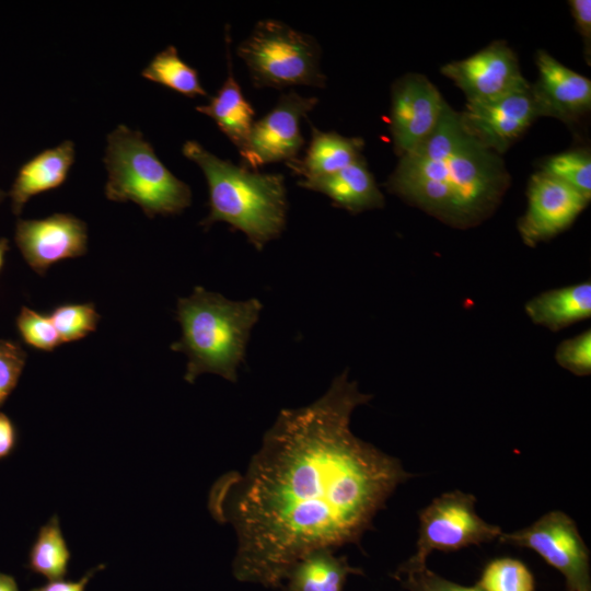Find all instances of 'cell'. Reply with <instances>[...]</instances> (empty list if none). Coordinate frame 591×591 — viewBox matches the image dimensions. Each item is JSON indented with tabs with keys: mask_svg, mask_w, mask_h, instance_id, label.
I'll return each instance as SVG.
<instances>
[{
	"mask_svg": "<svg viewBox=\"0 0 591 591\" xmlns=\"http://www.w3.org/2000/svg\"><path fill=\"white\" fill-rule=\"evenodd\" d=\"M371 398L346 369L313 403L280 410L243 474L213 484L209 510L236 536L235 579L281 589L303 555L359 544L414 476L351 431L354 410Z\"/></svg>",
	"mask_w": 591,
	"mask_h": 591,
	"instance_id": "obj_1",
	"label": "cell"
},
{
	"mask_svg": "<svg viewBox=\"0 0 591 591\" xmlns=\"http://www.w3.org/2000/svg\"><path fill=\"white\" fill-rule=\"evenodd\" d=\"M509 181L499 154L472 136L447 104L434 130L401 157L386 187L444 223L466 229L495 211Z\"/></svg>",
	"mask_w": 591,
	"mask_h": 591,
	"instance_id": "obj_2",
	"label": "cell"
},
{
	"mask_svg": "<svg viewBox=\"0 0 591 591\" xmlns=\"http://www.w3.org/2000/svg\"><path fill=\"white\" fill-rule=\"evenodd\" d=\"M182 152L201 169L208 184L210 211L200 225L207 230L215 222L223 221L242 231L257 251L280 236L288 210L281 174L235 165L194 140L186 141Z\"/></svg>",
	"mask_w": 591,
	"mask_h": 591,
	"instance_id": "obj_3",
	"label": "cell"
},
{
	"mask_svg": "<svg viewBox=\"0 0 591 591\" xmlns=\"http://www.w3.org/2000/svg\"><path fill=\"white\" fill-rule=\"evenodd\" d=\"M262 309L255 298L232 301L200 286L179 298L176 315L182 336L171 349L187 356L185 381L194 383L200 374L213 373L235 383Z\"/></svg>",
	"mask_w": 591,
	"mask_h": 591,
	"instance_id": "obj_4",
	"label": "cell"
},
{
	"mask_svg": "<svg viewBox=\"0 0 591 591\" xmlns=\"http://www.w3.org/2000/svg\"><path fill=\"white\" fill-rule=\"evenodd\" d=\"M104 163L109 200L134 201L150 218L178 215L192 202L190 187L163 164L139 130L118 125L108 134Z\"/></svg>",
	"mask_w": 591,
	"mask_h": 591,
	"instance_id": "obj_5",
	"label": "cell"
},
{
	"mask_svg": "<svg viewBox=\"0 0 591 591\" xmlns=\"http://www.w3.org/2000/svg\"><path fill=\"white\" fill-rule=\"evenodd\" d=\"M255 88H323L321 48L316 39L277 20H262L236 48Z\"/></svg>",
	"mask_w": 591,
	"mask_h": 591,
	"instance_id": "obj_6",
	"label": "cell"
},
{
	"mask_svg": "<svg viewBox=\"0 0 591 591\" xmlns=\"http://www.w3.org/2000/svg\"><path fill=\"white\" fill-rule=\"evenodd\" d=\"M501 533L500 526L479 517L474 495L459 489L447 491L419 512L416 552L409 559L427 563L432 552H455L490 543Z\"/></svg>",
	"mask_w": 591,
	"mask_h": 591,
	"instance_id": "obj_7",
	"label": "cell"
},
{
	"mask_svg": "<svg viewBox=\"0 0 591 591\" xmlns=\"http://www.w3.org/2000/svg\"><path fill=\"white\" fill-rule=\"evenodd\" d=\"M498 540L537 553L564 576L568 591H591L589 548L576 522L564 511H549L529 526L502 532Z\"/></svg>",
	"mask_w": 591,
	"mask_h": 591,
	"instance_id": "obj_8",
	"label": "cell"
},
{
	"mask_svg": "<svg viewBox=\"0 0 591 591\" xmlns=\"http://www.w3.org/2000/svg\"><path fill=\"white\" fill-rule=\"evenodd\" d=\"M317 102L315 96L305 97L292 91L281 94L277 104L254 121L241 165L256 171L265 164L294 160L304 144L300 120Z\"/></svg>",
	"mask_w": 591,
	"mask_h": 591,
	"instance_id": "obj_9",
	"label": "cell"
},
{
	"mask_svg": "<svg viewBox=\"0 0 591 591\" xmlns=\"http://www.w3.org/2000/svg\"><path fill=\"white\" fill-rule=\"evenodd\" d=\"M441 72L453 80L470 103L491 101L531 88L514 53L499 42L463 60L444 65Z\"/></svg>",
	"mask_w": 591,
	"mask_h": 591,
	"instance_id": "obj_10",
	"label": "cell"
},
{
	"mask_svg": "<svg viewBox=\"0 0 591 591\" xmlns=\"http://www.w3.org/2000/svg\"><path fill=\"white\" fill-rule=\"evenodd\" d=\"M589 199L575 188L541 171L528 187V208L518 222L523 243L530 247L559 234L576 220Z\"/></svg>",
	"mask_w": 591,
	"mask_h": 591,
	"instance_id": "obj_11",
	"label": "cell"
},
{
	"mask_svg": "<svg viewBox=\"0 0 591 591\" xmlns=\"http://www.w3.org/2000/svg\"><path fill=\"white\" fill-rule=\"evenodd\" d=\"M14 241L28 266L44 275L53 264L86 253L88 228L81 219L69 213L19 219Z\"/></svg>",
	"mask_w": 591,
	"mask_h": 591,
	"instance_id": "obj_12",
	"label": "cell"
},
{
	"mask_svg": "<svg viewBox=\"0 0 591 591\" xmlns=\"http://www.w3.org/2000/svg\"><path fill=\"white\" fill-rule=\"evenodd\" d=\"M445 105L437 88L420 74H407L394 83L390 129L399 157L434 130Z\"/></svg>",
	"mask_w": 591,
	"mask_h": 591,
	"instance_id": "obj_13",
	"label": "cell"
},
{
	"mask_svg": "<svg viewBox=\"0 0 591 591\" xmlns=\"http://www.w3.org/2000/svg\"><path fill=\"white\" fill-rule=\"evenodd\" d=\"M466 130L496 153L505 152L540 117L532 89L466 104L460 114Z\"/></svg>",
	"mask_w": 591,
	"mask_h": 591,
	"instance_id": "obj_14",
	"label": "cell"
},
{
	"mask_svg": "<svg viewBox=\"0 0 591 591\" xmlns=\"http://www.w3.org/2000/svg\"><path fill=\"white\" fill-rule=\"evenodd\" d=\"M538 80L531 85L541 116L570 123L589 111L591 82L544 50L536 55Z\"/></svg>",
	"mask_w": 591,
	"mask_h": 591,
	"instance_id": "obj_15",
	"label": "cell"
},
{
	"mask_svg": "<svg viewBox=\"0 0 591 591\" xmlns=\"http://www.w3.org/2000/svg\"><path fill=\"white\" fill-rule=\"evenodd\" d=\"M74 158V143L65 140L26 161L8 194L13 213L19 216L33 196L59 187L67 179Z\"/></svg>",
	"mask_w": 591,
	"mask_h": 591,
	"instance_id": "obj_16",
	"label": "cell"
},
{
	"mask_svg": "<svg viewBox=\"0 0 591 591\" xmlns=\"http://www.w3.org/2000/svg\"><path fill=\"white\" fill-rule=\"evenodd\" d=\"M299 186L322 193L333 204L350 212L384 207V196L361 157L345 169L312 179H300Z\"/></svg>",
	"mask_w": 591,
	"mask_h": 591,
	"instance_id": "obj_17",
	"label": "cell"
},
{
	"mask_svg": "<svg viewBox=\"0 0 591 591\" xmlns=\"http://www.w3.org/2000/svg\"><path fill=\"white\" fill-rule=\"evenodd\" d=\"M230 36L227 31L228 77L217 94L206 105L196 109L209 116L219 129L237 148L241 157L245 153L254 124L255 112L245 99L233 72L230 59Z\"/></svg>",
	"mask_w": 591,
	"mask_h": 591,
	"instance_id": "obj_18",
	"label": "cell"
},
{
	"mask_svg": "<svg viewBox=\"0 0 591 591\" xmlns=\"http://www.w3.org/2000/svg\"><path fill=\"white\" fill-rule=\"evenodd\" d=\"M529 318L553 332L589 318L591 315V282L544 291L524 305Z\"/></svg>",
	"mask_w": 591,
	"mask_h": 591,
	"instance_id": "obj_19",
	"label": "cell"
},
{
	"mask_svg": "<svg viewBox=\"0 0 591 591\" xmlns=\"http://www.w3.org/2000/svg\"><path fill=\"white\" fill-rule=\"evenodd\" d=\"M334 549L318 548L303 555L286 575L281 591H344L349 575H362Z\"/></svg>",
	"mask_w": 591,
	"mask_h": 591,
	"instance_id": "obj_20",
	"label": "cell"
},
{
	"mask_svg": "<svg viewBox=\"0 0 591 591\" xmlns=\"http://www.w3.org/2000/svg\"><path fill=\"white\" fill-rule=\"evenodd\" d=\"M311 141L302 160L286 164L301 179H312L336 173L361 158L363 142L334 131H321L311 126Z\"/></svg>",
	"mask_w": 591,
	"mask_h": 591,
	"instance_id": "obj_21",
	"label": "cell"
},
{
	"mask_svg": "<svg viewBox=\"0 0 591 591\" xmlns=\"http://www.w3.org/2000/svg\"><path fill=\"white\" fill-rule=\"evenodd\" d=\"M142 77L185 96H207L196 69L186 63L172 45L158 53L141 72Z\"/></svg>",
	"mask_w": 591,
	"mask_h": 591,
	"instance_id": "obj_22",
	"label": "cell"
},
{
	"mask_svg": "<svg viewBox=\"0 0 591 591\" xmlns=\"http://www.w3.org/2000/svg\"><path fill=\"white\" fill-rule=\"evenodd\" d=\"M70 552L62 536L58 517L43 525L28 556V568L49 581L60 580L68 572Z\"/></svg>",
	"mask_w": 591,
	"mask_h": 591,
	"instance_id": "obj_23",
	"label": "cell"
},
{
	"mask_svg": "<svg viewBox=\"0 0 591 591\" xmlns=\"http://www.w3.org/2000/svg\"><path fill=\"white\" fill-rule=\"evenodd\" d=\"M482 591H534V577L520 560L510 557L489 561L476 583Z\"/></svg>",
	"mask_w": 591,
	"mask_h": 591,
	"instance_id": "obj_24",
	"label": "cell"
},
{
	"mask_svg": "<svg viewBox=\"0 0 591 591\" xmlns=\"http://www.w3.org/2000/svg\"><path fill=\"white\" fill-rule=\"evenodd\" d=\"M543 171L568 184L590 200L591 159L587 150H575L552 157Z\"/></svg>",
	"mask_w": 591,
	"mask_h": 591,
	"instance_id": "obj_25",
	"label": "cell"
},
{
	"mask_svg": "<svg viewBox=\"0 0 591 591\" xmlns=\"http://www.w3.org/2000/svg\"><path fill=\"white\" fill-rule=\"evenodd\" d=\"M61 343L79 340L96 329L101 315L93 303L62 304L49 315Z\"/></svg>",
	"mask_w": 591,
	"mask_h": 591,
	"instance_id": "obj_26",
	"label": "cell"
},
{
	"mask_svg": "<svg viewBox=\"0 0 591 591\" xmlns=\"http://www.w3.org/2000/svg\"><path fill=\"white\" fill-rule=\"evenodd\" d=\"M394 578L408 591H482L475 586H462L433 572L427 563L409 558L395 571Z\"/></svg>",
	"mask_w": 591,
	"mask_h": 591,
	"instance_id": "obj_27",
	"label": "cell"
},
{
	"mask_svg": "<svg viewBox=\"0 0 591 591\" xmlns=\"http://www.w3.org/2000/svg\"><path fill=\"white\" fill-rule=\"evenodd\" d=\"M16 326L23 340L36 349L50 351L61 344L50 317L30 308L21 309Z\"/></svg>",
	"mask_w": 591,
	"mask_h": 591,
	"instance_id": "obj_28",
	"label": "cell"
},
{
	"mask_svg": "<svg viewBox=\"0 0 591 591\" xmlns=\"http://www.w3.org/2000/svg\"><path fill=\"white\" fill-rule=\"evenodd\" d=\"M557 363L573 373L583 376L591 373V331L561 341L556 348Z\"/></svg>",
	"mask_w": 591,
	"mask_h": 591,
	"instance_id": "obj_29",
	"label": "cell"
},
{
	"mask_svg": "<svg viewBox=\"0 0 591 591\" xmlns=\"http://www.w3.org/2000/svg\"><path fill=\"white\" fill-rule=\"evenodd\" d=\"M26 356L20 344L0 338V406L18 384Z\"/></svg>",
	"mask_w": 591,
	"mask_h": 591,
	"instance_id": "obj_30",
	"label": "cell"
},
{
	"mask_svg": "<svg viewBox=\"0 0 591 591\" xmlns=\"http://www.w3.org/2000/svg\"><path fill=\"white\" fill-rule=\"evenodd\" d=\"M576 24L584 38L586 47L590 49L591 39V1L571 0L569 2Z\"/></svg>",
	"mask_w": 591,
	"mask_h": 591,
	"instance_id": "obj_31",
	"label": "cell"
},
{
	"mask_svg": "<svg viewBox=\"0 0 591 591\" xmlns=\"http://www.w3.org/2000/svg\"><path fill=\"white\" fill-rule=\"evenodd\" d=\"M104 567V565H99L97 567L89 570L79 581H68L62 579L54 580L39 588H34L31 591H84L93 575Z\"/></svg>",
	"mask_w": 591,
	"mask_h": 591,
	"instance_id": "obj_32",
	"label": "cell"
},
{
	"mask_svg": "<svg viewBox=\"0 0 591 591\" xmlns=\"http://www.w3.org/2000/svg\"><path fill=\"white\" fill-rule=\"evenodd\" d=\"M15 443V432L10 418L0 413V459L7 456Z\"/></svg>",
	"mask_w": 591,
	"mask_h": 591,
	"instance_id": "obj_33",
	"label": "cell"
},
{
	"mask_svg": "<svg viewBox=\"0 0 591 591\" xmlns=\"http://www.w3.org/2000/svg\"><path fill=\"white\" fill-rule=\"evenodd\" d=\"M0 591H19L14 578L0 572Z\"/></svg>",
	"mask_w": 591,
	"mask_h": 591,
	"instance_id": "obj_34",
	"label": "cell"
},
{
	"mask_svg": "<svg viewBox=\"0 0 591 591\" xmlns=\"http://www.w3.org/2000/svg\"><path fill=\"white\" fill-rule=\"evenodd\" d=\"M9 250V241L5 237L0 239V269L4 262V255Z\"/></svg>",
	"mask_w": 591,
	"mask_h": 591,
	"instance_id": "obj_35",
	"label": "cell"
},
{
	"mask_svg": "<svg viewBox=\"0 0 591 591\" xmlns=\"http://www.w3.org/2000/svg\"><path fill=\"white\" fill-rule=\"evenodd\" d=\"M8 193L0 188V204L5 199Z\"/></svg>",
	"mask_w": 591,
	"mask_h": 591,
	"instance_id": "obj_36",
	"label": "cell"
}]
</instances>
